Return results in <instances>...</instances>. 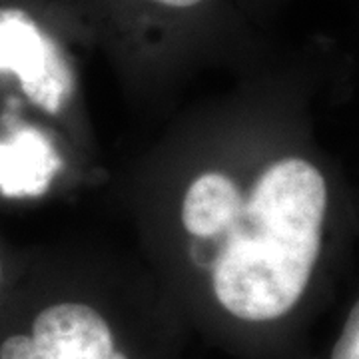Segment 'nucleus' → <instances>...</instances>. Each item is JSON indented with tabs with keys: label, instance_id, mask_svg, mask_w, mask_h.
<instances>
[{
	"label": "nucleus",
	"instance_id": "2",
	"mask_svg": "<svg viewBox=\"0 0 359 359\" xmlns=\"http://www.w3.org/2000/svg\"><path fill=\"white\" fill-rule=\"evenodd\" d=\"M0 74H14L46 112H58L70 94V70L58 46L20 8H0Z\"/></svg>",
	"mask_w": 359,
	"mask_h": 359
},
{
	"label": "nucleus",
	"instance_id": "7",
	"mask_svg": "<svg viewBox=\"0 0 359 359\" xmlns=\"http://www.w3.org/2000/svg\"><path fill=\"white\" fill-rule=\"evenodd\" d=\"M154 2H160L164 6H172V8H190V6L200 4L202 0H154Z\"/></svg>",
	"mask_w": 359,
	"mask_h": 359
},
{
	"label": "nucleus",
	"instance_id": "4",
	"mask_svg": "<svg viewBox=\"0 0 359 359\" xmlns=\"http://www.w3.org/2000/svg\"><path fill=\"white\" fill-rule=\"evenodd\" d=\"M50 140L34 128H22L0 144V192L11 198L40 196L60 168Z\"/></svg>",
	"mask_w": 359,
	"mask_h": 359
},
{
	"label": "nucleus",
	"instance_id": "8",
	"mask_svg": "<svg viewBox=\"0 0 359 359\" xmlns=\"http://www.w3.org/2000/svg\"><path fill=\"white\" fill-rule=\"evenodd\" d=\"M110 359H128V358H126L124 353H118V351H114V353H112V358H110Z\"/></svg>",
	"mask_w": 359,
	"mask_h": 359
},
{
	"label": "nucleus",
	"instance_id": "6",
	"mask_svg": "<svg viewBox=\"0 0 359 359\" xmlns=\"http://www.w3.org/2000/svg\"><path fill=\"white\" fill-rule=\"evenodd\" d=\"M330 359H359V297L347 313Z\"/></svg>",
	"mask_w": 359,
	"mask_h": 359
},
{
	"label": "nucleus",
	"instance_id": "1",
	"mask_svg": "<svg viewBox=\"0 0 359 359\" xmlns=\"http://www.w3.org/2000/svg\"><path fill=\"white\" fill-rule=\"evenodd\" d=\"M327 214V178L309 158L283 156L268 164L214 259L219 304L245 321L290 313L320 264Z\"/></svg>",
	"mask_w": 359,
	"mask_h": 359
},
{
	"label": "nucleus",
	"instance_id": "9",
	"mask_svg": "<svg viewBox=\"0 0 359 359\" xmlns=\"http://www.w3.org/2000/svg\"><path fill=\"white\" fill-rule=\"evenodd\" d=\"M0 282H2V264H0Z\"/></svg>",
	"mask_w": 359,
	"mask_h": 359
},
{
	"label": "nucleus",
	"instance_id": "5",
	"mask_svg": "<svg viewBox=\"0 0 359 359\" xmlns=\"http://www.w3.org/2000/svg\"><path fill=\"white\" fill-rule=\"evenodd\" d=\"M244 202L233 180L219 172H205L194 180L186 192L182 224L190 236L200 240L224 236L240 218Z\"/></svg>",
	"mask_w": 359,
	"mask_h": 359
},
{
	"label": "nucleus",
	"instance_id": "3",
	"mask_svg": "<svg viewBox=\"0 0 359 359\" xmlns=\"http://www.w3.org/2000/svg\"><path fill=\"white\" fill-rule=\"evenodd\" d=\"M30 337L50 359H110L114 339L102 316L84 304H56L32 321Z\"/></svg>",
	"mask_w": 359,
	"mask_h": 359
}]
</instances>
